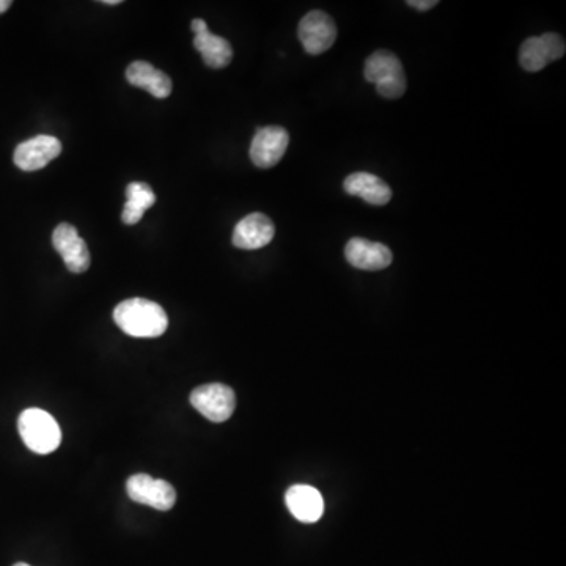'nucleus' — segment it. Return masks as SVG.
<instances>
[{
  "label": "nucleus",
  "instance_id": "f257e3e1",
  "mask_svg": "<svg viewBox=\"0 0 566 566\" xmlns=\"http://www.w3.org/2000/svg\"><path fill=\"white\" fill-rule=\"evenodd\" d=\"M114 321L126 335L136 339H156L169 328L166 310L144 298L120 302L114 310Z\"/></svg>",
  "mask_w": 566,
  "mask_h": 566
},
{
  "label": "nucleus",
  "instance_id": "f03ea898",
  "mask_svg": "<svg viewBox=\"0 0 566 566\" xmlns=\"http://www.w3.org/2000/svg\"><path fill=\"white\" fill-rule=\"evenodd\" d=\"M18 430L24 444L38 455H49L59 449L62 431L56 419L43 409L30 408L19 416Z\"/></svg>",
  "mask_w": 566,
  "mask_h": 566
},
{
  "label": "nucleus",
  "instance_id": "7ed1b4c3",
  "mask_svg": "<svg viewBox=\"0 0 566 566\" xmlns=\"http://www.w3.org/2000/svg\"><path fill=\"white\" fill-rule=\"evenodd\" d=\"M364 76L376 85L386 100H398L406 92V76L400 59L389 51H378L365 62Z\"/></svg>",
  "mask_w": 566,
  "mask_h": 566
},
{
  "label": "nucleus",
  "instance_id": "20e7f679",
  "mask_svg": "<svg viewBox=\"0 0 566 566\" xmlns=\"http://www.w3.org/2000/svg\"><path fill=\"white\" fill-rule=\"evenodd\" d=\"M191 405L206 419L222 423L230 419L235 411V392L225 384L213 383L192 390Z\"/></svg>",
  "mask_w": 566,
  "mask_h": 566
},
{
  "label": "nucleus",
  "instance_id": "39448f33",
  "mask_svg": "<svg viewBox=\"0 0 566 566\" xmlns=\"http://www.w3.org/2000/svg\"><path fill=\"white\" fill-rule=\"evenodd\" d=\"M565 40L559 34L548 32L541 37L527 38L519 49V63L529 73H538L549 63L565 56Z\"/></svg>",
  "mask_w": 566,
  "mask_h": 566
},
{
  "label": "nucleus",
  "instance_id": "423d86ee",
  "mask_svg": "<svg viewBox=\"0 0 566 566\" xmlns=\"http://www.w3.org/2000/svg\"><path fill=\"white\" fill-rule=\"evenodd\" d=\"M126 491L129 499L137 504L147 505L159 511H167L177 502L175 489L166 480L150 477L147 474H136L128 478Z\"/></svg>",
  "mask_w": 566,
  "mask_h": 566
},
{
  "label": "nucleus",
  "instance_id": "0eeeda50",
  "mask_svg": "<svg viewBox=\"0 0 566 566\" xmlns=\"http://www.w3.org/2000/svg\"><path fill=\"white\" fill-rule=\"evenodd\" d=\"M298 37L310 56H320L329 51L337 40L334 19L320 10H313L301 19Z\"/></svg>",
  "mask_w": 566,
  "mask_h": 566
},
{
  "label": "nucleus",
  "instance_id": "6e6552de",
  "mask_svg": "<svg viewBox=\"0 0 566 566\" xmlns=\"http://www.w3.org/2000/svg\"><path fill=\"white\" fill-rule=\"evenodd\" d=\"M288 144H290V136L287 129L280 126L260 128L250 145V159L258 169H271L279 164L287 151Z\"/></svg>",
  "mask_w": 566,
  "mask_h": 566
},
{
  "label": "nucleus",
  "instance_id": "1a4fd4ad",
  "mask_svg": "<svg viewBox=\"0 0 566 566\" xmlns=\"http://www.w3.org/2000/svg\"><path fill=\"white\" fill-rule=\"evenodd\" d=\"M52 244L73 274H82L90 268L92 258L89 247L73 225L67 222L60 224L52 233Z\"/></svg>",
  "mask_w": 566,
  "mask_h": 566
},
{
  "label": "nucleus",
  "instance_id": "9d476101",
  "mask_svg": "<svg viewBox=\"0 0 566 566\" xmlns=\"http://www.w3.org/2000/svg\"><path fill=\"white\" fill-rule=\"evenodd\" d=\"M60 153H62V142L57 137L41 134L19 144L13 161L24 172H35L45 169Z\"/></svg>",
  "mask_w": 566,
  "mask_h": 566
},
{
  "label": "nucleus",
  "instance_id": "9b49d317",
  "mask_svg": "<svg viewBox=\"0 0 566 566\" xmlns=\"http://www.w3.org/2000/svg\"><path fill=\"white\" fill-rule=\"evenodd\" d=\"M192 32H194V48L202 54L203 62L214 70L230 65L233 59L232 45L225 38L211 34L203 19L197 18L192 21Z\"/></svg>",
  "mask_w": 566,
  "mask_h": 566
},
{
  "label": "nucleus",
  "instance_id": "f8f14e48",
  "mask_svg": "<svg viewBox=\"0 0 566 566\" xmlns=\"http://www.w3.org/2000/svg\"><path fill=\"white\" fill-rule=\"evenodd\" d=\"M346 261L362 271H383L394 260L392 250L381 243L364 238H353L345 246Z\"/></svg>",
  "mask_w": 566,
  "mask_h": 566
},
{
  "label": "nucleus",
  "instance_id": "ddd939ff",
  "mask_svg": "<svg viewBox=\"0 0 566 566\" xmlns=\"http://www.w3.org/2000/svg\"><path fill=\"white\" fill-rule=\"evenodd\" d=\"M276 235V227L265 214L252 213L236 224L232 243L238 249L257 250L268 246Z\"/></svg>",
  "mask_w": 566,
  "mask_h": 566
},
{
  "label": "nucleus",
  "instance_id": "4468645a",
  "mask_svg": "<svg viewBox=\"0 0 566 566\" xmlns=\"http://www.w3.org/2000/svg\"><path fill=\"white\" fill-rule=\"evenodd\" d=\"M288 510L301 522L312 524L320 521L324 513V500L318 489L309 485L291 486L285 496Z\"/></svg>",
  "mask_w": 566,
  "mask_h": 566
},
{
  "label": "nucleus",
  "instance_id": "2eb2a0df",
  "mask_svg": "<svg viewBox=\"0 0 566 566\" xmlns=\"http://www.w3.org/2000/svg\"><path fill=\"white\" fill-rule=\"evenodd\" d=\"M343 188L353 197H361L365 202L373 206H384L392 199V189L389 184L373 173L356 172L351 173L343 183Z\"/></svg>",
  "mask_w": 566,
  "mask_h": 566
},
{
  "label": "nucleus",
  "instance_id": "dca6fc26",
  "mask_svg": "<svg viewBox=\"0 0 566 566\" xmlns=\"http://www.w3.org/2000/svg\"><path fill=\"white\" fill-rule=\"evenodd\" d=\"M126 79L129 84L147 90L150 95L159 100H164L172 93V81L169 76L144 60H137L129 65L126 70Z\"/></svg>",
  "mask_w": 566,
  "mask_h": 566
},
{
  "label": "nucleus",
  "instance_id": "f3484780",
  "mask_svg": "<svg viewBox=\"0 0 566 566\" xmlns=\"http://www.w3.org/2000/svg\"><path fill=\"white\" fill-rule=\"evenodd\" d=\"M156 203V195L147 183L134 181L126 188V203L123 206L122 219L126 225H136L142 221L145 211Z\"/></svg>",
  "mask_w": 566,
  "mask_h": 566
},
{
  "label": "nucleus",
  "instance_id": "a211bd4d",
  "mask_svg": "<svg viewBox=\"0 0 566 566\" xmlns=\"http://www.w3.org/2000/svg\"><path fill=\"white\" fill-rule=\"evenodd\" d=\"M409 7L416 8L419 12H428L438 5V0H409Z\"/></svg>",
  "mask_w": 566,
  "mask_h": 566
},
{
  "label": "nucleus",
  "instance_id": "6ab92c4d",
  "mask_svg": "<svg viewBox=\"0 0 566 566\" xmlns=\"http://www.w3.org/2000/svg\"><path fill=\"white\" fill-rule=\"evenodd\" d=\"M10 7H12V0H0V13L7 12Z\"/></svg>",
  "mask_w": 566,
  "mask_h": 566
},
{
  "label": "nucleus",
  "instance_id": "aec40b11",
  "mask_svg": "<svg viewBox=\"0 0 566 566\" xmlns=\"http://www.w3.org/2000/svg\"><path fill=\"white\" fill-rule=\"evenodd\" d=\"M104 5H118L122 4V0H103Z\"/></svg>",
  "mask_w": 566,
  "mask_h": 566
},
{
  "label": "nucleus",
  "instance_id": "412c9836",
  "mask_svg": "<svg viewBox=\"0 0 566 566\" xmlns=\"http://www.w3.org/2000/svg\"><path fill=\"white\" fill-rule=\"evenodd\" d=\"M13 566H30V565H27V563H16V565Z\"/></svg>",
  "mask_w": 566,
  "mask_h": 566
}]
</instances>
